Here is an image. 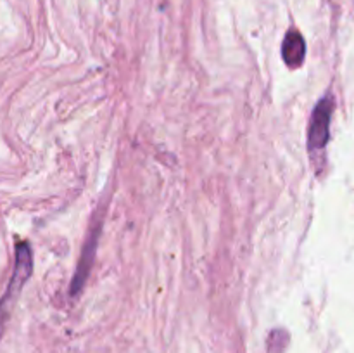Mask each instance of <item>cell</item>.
Segmentation results:
<instances>
[{"label":"cell","mask_w":354,"mask_h":353,"mask_svg":"<svg viewBox=\"0 0 354 353\" xmlns=\"http://www.w3.org/2000/svg\"><path fill=\"white\" fill-rule=\"evenodd\" d=\"M31 270H33V255H31L30 244L28 242H19L16 246V263H14L12 277H10L9 286H7L6 293H3L2 300H0V338H2L7 318L10 315V308H12L17 294L21 293V287L30 279Z\"/></svg>","instance_id":"obj_1"},{"label":"cell","mask_w":354,"mask_h":353,"mask_svg":"<svg viewBox=\"0 0 354 353\" xmlns=\"http://www.w3.org/2000/svg\"><path fill=\"white\" fill-rule=\"evenodd\" d=\"M332 111H334L332 97H325L315 107L310 130H308V147H310V151H322L327 145Z\"/></svg>","instance_id":"obj_2"},{"label":"cell","mask_w":354,"mask_h":353,"mask_svg":"<svg viewBox=\"0 0 354 353\" xmlns=\"http://www.w3.org/2000/svg\"><path fill=\"white\" fill-rule=\"evenodd\" d=\"M282 57L283 62L290 69L299 68L304 62V57H306V42H304L303 35L297 30L287 31L282 44Z\"/></svg>","instance_id":"obj_3"}]
</instances>
